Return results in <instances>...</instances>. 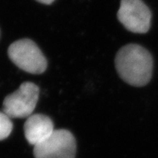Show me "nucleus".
I'll return each mask as SVG.
<instances>
[{
  "mask_svg": "<svg viewBox=\"0 0 158 158\" xmlns=\"http://www.w3.org/2000/svg\"><path fill=\"white\" fill-rule=\"evenodd\" d=\"M39 98V87L26 81L12 94L5 98L2 104L3 112L10 118H28L32 114Z\"/></svg>",
  "mask_w": 158,
  "mask_h": 158,
  "instance_id": "7ed1b4c3",
  "label": "nucleus"
},
{
  "mask_svg": "<svg viewBox=\"0 0 158 158\" xmlns=\"http://www.w3.org/2000/svg\"><path fill=\"white\" fill-rule=\"evenodd\" d=\"M118 19L134 33H146L151 25L152 13L141 0H121Z\"/></svg>",
  "mask_w": 158,
  "mask_h": 158,
  "instance_id": "39448f33",
  "label": "nucleus"
},
{
  "mask_svg": "<svg viewBox=\"0 0 158 158\" xmlns=\"http://www.w3.org/2000/svg\"><path fill=\"white\" fill-rule=\"evenodd\" d=\"M24 135L27 142L35 146L48 139L54 131L52 119L43 114H34L24 123Z\"/></svg>",
  "mask_w": 158,
  "mask_h": 158,
  "instance_id": "423d86ee",
  "label": "nucleus"
},
{
  "mask_svg": "<svg viewBox=\"0 0 158 158\" xmlns=\"http://www.w3.org/2000/svg\"><path fill=\"white\" fill-rule=\"evenodd\" d=\"M118 75L125 82L133 86H143L151 80L153 60L148 50L135 44L123 46L114 60Z\"/></svg>",
  "mask_w": 158,
  "mask_h": 158,
  "instance_id": "f257e3e1",
  "label": "nucleus"
},
{
  "mask_svg": "<svg viewBox=\"0 0 158 158\" xmlns=\"http://www.w3.org/2000/svg\"><path fill=\"white\" fill-rule=\"evenodd\" d=\"M35 158H75L76 140L65 129L54 130L47 139L34 146Z\"/></svg>",
  "mask_w": 158,
  "mask_h": 158,
  "instance_id": "20e7f679",
  "label": "nucleus"
},
{
  "mask_svg": "<svg viewBox=\"0 0 158 158\" xmlns=\"http://www.w3.org/2000/svg\"><path fill=\"white\" fill-rule=\"evenodd\" d=\"M10 60L22 70L33 74H40L47 69L45 56L35 42L29 39L16 40L8 48Z\"/></svg>",
  "mask_w": 158,
  "mask_h": 158,
  "instance_id": "f03ea898",
  "label": "nucleus"
},
{
  "mask_svg": "<svg viewBox=\"0 0 158 158\" xmlns=\"http://www.w3.org/2000/svg\"><path fill=\"white\" fill-rule=\"evenodd\" d=\"M12 128L13 123L10 117L6 113L0 111V140L8 137Z\"/></svg>",
  "mask_w": 158,
  "mask_h": 158,
  "instance_id": "0eeeda50",
  "label": "nucleus"
},
{
  "mask_svg": "<svg viewBox=\"0 0 158 158\" xmlns=\"http://www.w3.org/2000/svg\"><path fill=\"white\" fill-rule=\"evenodd\" d=\"M37 2H40V3H44V4H51L52 2H54L55 0H36Z\"/></svg>",
  "mask_w": 158,
  "mask_h": 158,
  "instance_id": "6e6552de",
  "label": "nucleus"
}]
</instances>
